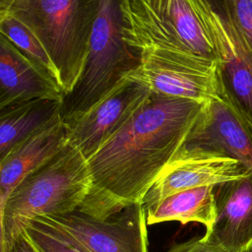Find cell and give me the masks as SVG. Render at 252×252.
<instances>
[{
  "label": "cell",
  "mask_w": 252,
  "mask_h": 252,
  "mask_svg": "<svg viewBox=\"0 0 252 252\" xmlns=\"http://www.w3.org/2000/svg\"><path fill=\"white\" fill-rule=\"evenodd\" d=\"M204 103L153 94L89 161L91 188L78 209L106 220L142 204L164 166L185 145Z\"/></svg>",
  "instance_id": "obj_1"
},
{
  "label": "cell",
  "mask_w": 252,
  "mask_h": 252,
  "mask_svg": "<svg viewBox=\"0 0 252 252\" xmlns=\"http://www.w3.org/2000/svg\"><path fill=\"white\" fill-rule=\"evenodd\" d=\"M91 183L88 160L68 144L25 177L0 208L1 252L10 251L31 220L78 210L89 194Z\"/></svg>",
  "instance_id": "obj_2"
},
{
  "label": "cell",
  "mask_w": 252,
  "mask_h": 252,
  "mask_svg": "<svg viewBox=\"0 0 252 252\" xmlns=\"http://www.w3.org/2000/svg\"><path fill=\"white\" fill-rule=\"evenodd\" d=\"M98 0H0L4 10L38 37L59 76L64 96L77 85L87 61Z\"/></svg>",
  "instance_id": "obj_3"
},
{
  "label": "cell",
  "mask_w": 252,
  "mask_h": 252,
  "mask_svg": "<svg viewBox=\"0 0 252 252\" xmlns=\"http://www.w3.org/2000/svg\"><path fill=\"white\" fill-rule=\"evenodd\" d=\"M139 64L122 36L120 0H98L84 71L66 94L61 116L69 123L107 96Z\"/></svg>",
  "instance_id": "obj_4"
},
{
  "label": "cell",
  "mask_w": 252,
  "mask_h": 252,
  "mask_svg": "<svg viewBox=\"0 0 252 252\" xmlns=\"http://www.w3.org/2000/svg\"><path fill=\"white\" fill-rule=\"evenodd\" d=\"M137 56L138 66L126 78L153 94L206 103L224 93L217 60L183 59L154 51Z\"/></svg>",
  "instance_id": "obj_5"
},
{
  "label": "cell",
  "mask_w": 252,
  "mask_h": 252,
  "mask_svg": "<svg viewBox=\"0 0 252 252\" xmlns=\"http://www.w3.org/2000/svg\"><path fill=\"white\" fill-rule=\"evenodd\" d=\"M214 45L224 93L252 128V52L236 30L222 0H195Z\"/></svg>",
  "instance_id": "obj_6"
},
{
  "label": "cell",
  "mask_w": 252,
  "mask_h": 252,
  "mask_svg": "<svg viewBox=\"0 0 252 252\" xmlns=\"http://www.w3.org/2000/svg\"><path fill=\"white\" fill-rule=\"evenodd\" d=\"M151 95L148 88L125 78L98 103L65 123L68 144L78 149L89 161L129 123Z\"/></svg>",
  "instance_id": "obj_7"
},
{
  "label": "cell",
  "mask_w": 252,
  "mask_h": 252,
  "mask_svg": "<svg viewBox=\"0 0 252 252\" xmlns=\"http://www.w3.org/2000/svg\"><path fill=\"white\" fill-rule=\"evenodd\" d=\"M249 171L236 159L199 147L184 145L159 173L146 194V211L175 193L216 186L245 177Z\"/></svg>",
  "instance_id": "obj_8"
},
{
  "label": "cell",
  "mask_w": 252,
  "mask_h": 252,
  "mask_svg": "<svg viewBox=\"0 0 252 252\" xmlns=\"http://www.w3.org/2000/svg\"><path fill=\"white\" fill-rule=\"evenodd\" d=\"M70 232L89 252H149L146 209L143 204L97 220L83 212L47 216Z\"/></svg>",
  "instance_id": "obj_9"
},
{
  "label": "cell",
  "mask_w": 252,
  "mask_h": 252,
  "mask_svg": "<svg viewBox=\"0 0 252 252\" xmlns=\"http://www.w3.org/2000/svg\"><path fill=\"white\" fill-rule=\"evenodd\" d=\"M185 145L228 156L252 174V128L225 93L204 103Z\"/></svg>",
  "instance_id": "obj_10"
},
{
  "label": "cell",
  "mask_w": 252,
  "mask_h": 252,
  "mask_svg": "<svg viewBox=\"0 0 252 252\" xmlns=\"http://www.w3.org/2000/svg\"><path fill=\"white\" fill-rule=\"evenodd\" d=\"M216 219L202 238L230 252L252 251V174L215 186Z\"/></svg>",
  "instance_id": "obj_11"
},
{
  "label": "cell",
  "mask_w": 252,
  "mask_h": 252,
  "mask_svg": "<svg viewBox=\"0 0 252 252\" xmlns=\"http://www.w3.org/2000/svg\"><path fill=\"white\" fill-rule=\"evenodd\" d=\"M62 89L5 36L0 37V108L33 99L62 102Z\"/></svg>",
  "instance_id": "obj_12"
},
{
  "label": "cell",
  "mask_w": 252,
  "mask_h": 252,
  "mask_svg": "<svg viewBox=\"0 0 252 252\" xmlns=\"http://www.w3.org/2000/svg\"><path fill=\"white\" fill-rule=\"evenodd\" d=\"M67 145L66 124L60 114L0 159V208L25 177L55 157Z\"/></svg>",
  "instance_id": "obj_13"
},
{
  "label": "cell",
  "mask_w": 252,
  "mask_h": 252,
  "mask_svg": "<svg viewBox=\"0 0 252 252\" xmlns=\"http://www.w3.org/2000/svg\"><path fill=\"white\" fill-rule=\"evenodd\" d=\"M62 102L33 99L0 108V159L61 114Z\"/></svg>",
  "instance_id": "obj_14"
},
{
  "label": "cell",
  "mask_w": 252,
  "mask_h": 252,
  "mask_svg": "<svg viewBox=\"0 0 252 252\" xmlns=\"http://www.w3.org/2000/svg\"><path fill=\"white\" fill-rule=\"evenodd\" d=\"M147 224L199 222L209 229L216 219L215 186H203L170 195L146 211Z\"/></svg>",
  "instance_id": "obj_15"
},
{
  "label": "cell",
  "mask_w": 252,
  "mask_h": 252,
  "mask_svg": "<svg viewBox=\"0 0 252 252\" xmlns=\"http://www.w3.org/2000/svg\"><path fill=\"white\" fill-rule=\"evenodd\" d=\"M155 9L195 54L217 60L214 45L197 11L195 0H151Z\"/></svg>",
  "instance_id": "obj_16"
},
{
  "label": "cell",
  "mask_w": 252,
  "mask_h": 252,
  "mask_svg": "<svg viewBox=\"0 0 252 252\" xmlns=\"http://www.w3.org/2000/svg\"><path fill=\"white\" fill-rule=\"evenodd\" d=\"M0 32L62 89L54 63L38 37L25 23L10 13L0 10Z\"/></svg>",
  "instance_id": "obj_17"
},
{
  "label": "cell",
  "mask_w": 252,
  "mask_h": 252,
  "mask_svg": "<svg viewBox=\"0 0 252 252\" xmlns=\"http://www.w3.org/2000/svg\"><path fill=\"white\" fill-rule=\"evenodd\" d=\"M24 231L37 252H89L70 232L49 217L31 220Z\"/></svg>",
  "instance_id": "obj_18"
},
{
  "label": "cell",
  "mask_w": 252,
  "mask_h": 252,
  "mask_svg": "<svg viewBox=\"0 0 252 252\" xmlns=\"http://www.w3.org/2000/svg\"><path fill=\"white\" fill-rule=\"evenodd\" d=\"M236 30L252 52V0H222Z\"/></svg>",
  "instance_id": "obj_19"
},
{
  "label": "cell",
  "mask_w": 252,
  "mask_h": 252,
  "mask_svg": "<svg viewBox=\"0 0 252 252\" xmlns=\"http://www.w3.org/2000/svg\"><path fill=\"white\" fill-rule=\"evenodd\" d=\"M166 252H230L221 246L213 244L200 238H192L184 242L175 243Z\"/></svg>",
  "instance_id": "obj_20"
},
{
  "label": "cell",
  "mask_w": 252,
  "mask_h": 252,
  "mask_svg": "<svg viewBox=\"0 0 252 252\" xmlns=\"http://www.w3.org/2000/svg\"><path fill=\"white\" fill-rule=\"evenodd\" d=\"M9 252H37V250L23 230L22 233L17 237Z\"/></svg>",
  "instance_id": "obj_21"
}]
</instances>
